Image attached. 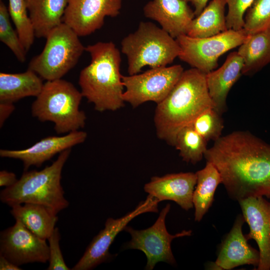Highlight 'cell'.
Instances as JSON below:
<instances>
[{"mask_svg": "<svg viewBox=\"0 0 270 270\" xmlns=\"http://www.w3.org/2000/svg\"><path fill=\"white\" fill-rule=\"evenodd\" d=\"M218 170L234 200L258 196L270 198V145L248 131L220 136L204 154Z\"/></svg>", "mask_w": 270, "mask_h": 270, "instance_id": "cell-1", "label": "cell"}, {"mask_svg": "<svg viewBox=\"0 0 270 270\" xmlns=\"http://www.w3.org/2000/svg\"><path fill=\"white\" fill-rule=\"evenodd\" d=\"M214 108L206 73L196 68L184 70L167 96L157 104L154 123L158 137L172 146L177 134L204 111Z\"/></svg>", "mask_w": 270, "mask_h": 270, "instance_id": "cell-2", "label": "cell"}, {"mask_svg": "<svg viewBox=\"0 0 270 270\" xmlns=\"http://www.w3.org/2000/svg\"><path fill=\"white\" fill-rule=\"evenodd\" d=\"M90 64L80 74L78 84L83 97L98 112L116 110L124 106V86L120 72L121 56L112 42H98L85 47Z\"/></svg>", "mask_w": 270, "mask_h": 270, "instance_id": "cell-3", "label": "cell"}, {"mask_svg": "<svg viewBox=\"0 0 270 270\" xmlns=\"http://www.w3.org/2000/svg\"><path fill=\"white\" fill-rule=\"evenodd\" d=\"M70 148L60 152L58 158L43 170L25 171L12 186L1 190L0 200L12 206L31 203L45 206L57 214L69 203L60 184L62 168Z\"/></svg>", "mask_w": 270, "mask_h": 270, "instance_id": "cell-4", "label": "cell"}, {"mask_svg": "<svg viewBox=\"0 0 270 270\" xmlns=\"http://www.w3.org/2000/svg\"><path fill=\"white\" fill-rule=\"evenodd\" d=\"M121 50L128 59L129 75L138 74L146 66H166L181 51L176 39L162 28L145 22H141L135 32L122 39Z\"/></svg>", "mask_w": 270, "mask_h": 270, "instance_id": "cell-5", "label": "cell"}, {"mask_svg": "<svg viewBox=\"0 0 270 270\" xmlns=\"http://www.w3.org/2000/svg\"><path fill=\"white\" fill-rule=\"evenodd\" d=\"M80 91L70 82L61 79L46 81L32 106L34 116L50 121L58 134L78 130L85 125L86 116L79 110Z\"/></svg>", "mask_w": 270, "mask_h": 270, "instance_id": "cell-6", "label": "cell"}, {"mask_svg": "<svg viewBox=\"0 0 270 270\" xmlns=\"http://www.w3.org/2000/svg\"><path fill=\"white\" fill-rule=\"evenodd\" d=\"M78 37L62 22L48 33L42 51L32 58L28 68L46 81L61 79L76 64L85 50Z\"/></svg>", "mask_w": 270, "mask_h": 270, "instance_id": "cell-7", "label": "cell"}, {"mask_svg": "<svg viewBox=\"0 0 270 270\" xmlns=\"http://www.w3.org/2000/svg\"><path fill=\"white\" fill-rule=\"evenodd\" d=\"M248 36L243 28L228 29L204 38L182 35L176 38L181 50L178 58L192 68L207 74L218 66V58L222 55L241 45Z\"/></svg>", "mask_w": 270, "mask_h": 270, "instance_id": "cell-8", "label": "cell"}, {"mask_svg": "<svg viewBox=\"0 0 270 270\" xmlns=\"http://www.w3.org/2000/svg\"><path fill=\"white\" fill-rule=\"evenodd\" d=\"M184 70L181 65L176 64L151 68L140 74L122 76L126 88L123 100L134 108L147 102L157 104L169 94Z\"/></svg>", "mask_w": 270, "mask_h": 270, "instance_id": "cell-9", "label": "cell"}, {"mask_svg": "<svg viewBox=\"0 0 270 270\" xmlns=\"http://www.w3.org/2000/svg\"><path fill=\"white\" fill-rule=\"evenodd\" d=\"M170 208V205L168 204L160 211L154 224L148 228L136 230L126 226L124 230L130 234L131 239L124 244V248L142 251L147 258L146 270H152L160 262L174 264L176 260L171 248L172 240L175 238L190 236L192 234L191 230H184L175 234L168 233L165 220Z\"/></svg>", "mask_w": 270, "mask_h": 270, "instance_id": "cell-10", "label": "cell"}, {"mask_svg": "<svg viewBox=\"0 0 270 270\" xmlns=\"http://www.w3.org/2000/svg\"><path fill=\"white\" fill-rule=\"evenodd\" d=\"M158 200L148 195L146 200L140 202L136 208L118 218H108L104 228L94 238L72 270H92L106 262L111 257L109 248L116 236L132 219L146 212H158Z\"/></svg>", "mask_w": 270, "mask_h": 270, "instance_id": "cell-11", "label": "cell"}, {"mask_svg": "<svg viewBox=\"0 0 270 270\" xmlns=\"http://www.w3.org/2000/svg\"><path fill=\"white\" fill-rule=\"evenodd\" d=\"M0 256L19 266L32 262L46 263L49 248L46 240L28 230L18 220L0 234Z\"/></svg>", "mask_w": 270, "mask_h": 270, "instance_id": "cell-12", "label": "cell"}, {"mask_svg": "<svg viewBox=\"0 0 270 270\" xmlns=\"http://www.w3.org/2000/svg\"><path fill=\"white\" fill-rule=\"evenodd\" d=\"M122 0H69L62 22L79 36L100 29L106 16H118Z\"/></svg>", "mask_w": 270, "mask_h": 270, "instance_id": "cell-13", "label": "cell"}, {"mask_svg": "<svg viewBox=\"0 0 270 270\" xmlns=\"http://www.w3.org/2000/svg\"><path fill=\"white\" fill-rule=\"evenodd\" d=\"M242 216L248 224V240L256 242L260 253L259 263L255 270H270V201L264 196L250 197L238 202Z\"/></svg>", "mask_w": 270, "mask_h": 270, "instance_id": "cell-14", "label": "cell"}, {"mask_svg": "<svg viewBox=\"0 0 270 270\" xmlns=\"http://www.w3.org/2000/svg\"><path fill=\"white\" fill-rule=\"evenodd\" d=\"M242 215L238 216L234 223L222 242L216 260L210 268L212 270H229L245 264L252 265L255 270L260 260L259 251L248 242L242 231L244 222Z\"/></svg>", "mask_w": 270, "mask_h": 270, "instance_id": "cell-15", "label": "cell"}, {"mask_svg": "<svg viewBox=\"0 0 270 270\" xmlns=\"http://www.w3.org/2000/svg\"><path fill=\"white\" fill-rule=\"evenodd\" d=\"M86 137V132L78 130L60 136H50L24 150H0V156L21 160L26 170L31 166L39 167L56 154L82 143Z\"/></svg>", "mask_w": 270, "mask_h": 270, "instance_id": "cell-16", "label": "cell"}, {"mask_svg": "<svg viewBox=\"0 0 270 270\" xmlns=\"http://www.w3.org/2000/svg\"><path fill=\"white\" fill-rule=\"evenodd\" d=\"M196 180V174L192 172L155 176L144 185V190L158 202L172 200L188 210L194 207L193 194Z\"/></svg>", "mask_w": 270, "mask_h": 270, "instance_id": "cell-17", "label": "cell"}, {"mask_svg": "<svg viewBox=\"0 0 270 270\" xmlns=\"http://www.w3.org/2000/svg\"><path fill=\"white\" fill-rule=\"evenodd\" d=\"M146 18L156 21L172 37L187 34L194 18L186 0H152L144 7Z\"/></svg>", "mask_w": 270, "mask_h": 270, "instance_id": "cell-18", "label": "cell"}, {"mask_svg": "<svg viewBox=\"0 0 270 270\" xmlns=\"http://www.w3.org/2000/svg\"><path fill=\"white\" fill-rule=\"evenodd\" d=\"M244 62L237 52L230 54L218 70L206 74V82L214 109L220 115L227 110L226 98L242 74Z\"/></svg>", "mask_w": 270, "mask_h": 270, "instance_id": "cell-19", "label": "cell"}, {"mask_svg": "<svg viewBox=\"0 0 270 270\" xmlns=\"http://www.w3.org/2000/svg\"><path fill=\"white\" fill-rule=\"evenodd\" d=\"M35 36L44 38L61 24L69 0H25Z\"/></svg>", "mask_w": 270, "mask_h": 270, "instance_id": "cell-20", "label": "cell"}, {"mask_svg": "<svg viewBox=\"0 0 270 270\" xmlns=\"http://www.w3.org/2000/svg\"><path fill=\"white\" fill-rule=\"evenodd\" d=\"M44 84L42 79L28 69L18 74L0 73V102L13 104L24 97H36Z\"/></svg>", "mask_w": 270, "mask_h": 270, "instance_id": "cell-21", "label": "cell"}, {"mask_svg": "<svg viewBox=\"0 0 270 270\" xmlns=\"http://www.w3.org/2000/svg\"><path fill=\"white\" fill-rule=\"evenodd\" d=\"M10 213L31 232L48 240L58 221L56 214L44 206L31 203L12 206Z\"/></svg>", "mask_w": 270, "mask_h": 270, "instance_id": "cell-22", "label": "cell"}, {"mask_svg": "<svg viewBox=\"0 0 270 270\" xmlns=\"http://www.w3.org/2000/svg\"><path fill=\"white\" fill-rule=\"evenodd\" d=\"M237 52L244 62L242 74L260 70L270 62V28L248 34Z\"/></svg>", "mask_w": 270, "mask_h": 270, "instance_id": "cell-23", "label": "cell"}, {"mask_svg": "<svg viewBox=\"0 0 270 270\" xmlns=\"http://www.w3.org/2000/svg\"><path fill=\"white\" fill-rule=\"evenodd\" d=\"M225 0H212L191 22L187 35L204 38L227 30Z\"/></svg>", "mask_w": 270, "mask_h": 270, "instance_id": "cell-24", "label": "cell"}, {"mask_svg": "<svg viewBox=\"0 0 270 270\" xmlns=\"http://www.w3.org/2000/svg\"><path fill=\"white\" fill-rule=\"evenodd\" d=\"M196 184L193 194L194 220L200 222L212 205L217 186L222 184L220 175L215 166L206 162L202 169L196 172Z\"/></svg>", "mask_w": 270, "mask_h": 270, "instance_id": "cell-25", "label": "cell"}, {"mask_svg": "<svg viewBox=\"0 0 270 270\" xmlns=\"http://www.w3.org/2000/svg\"><path fill=\"white\" fill-rule=\"evenodd\" d=\"M207 142L190 124L177 134L174 146L179 151L183 160L196 164L204 156L208 149Z\"/></svg>", "mask_w": 270, "mask_h": 270, "instance_id": "cell-26", "label": "cell"}, {"mask_svg": "<svg viewBox=\"0 0 270 270\" xmlns=\"http://www.w3.org/2000/svg\"><path fill=\"white\" fill-rule=\"evenodd\" d=\"M8 10L16 31L27 52L33 44L36 36L25 0H8Z\"/></svg>", "mask_w": 270, "mask_h": 270, "instance_id": "cell-27", "label": "cell"}, {"mask_svg": "<svg viewBox=\"0 0 270 270\" xmlns=\"http://www.w3.org/2000/svg\"><path fill=\"white\" fill-rule=\"evenodd\" d=\"M0 40L12 51L20 62L25 61L26 50L16 31L11 24L8 8L2 1L0 2Z\"/></svg>", "mask_w": 270, "mask_h": 270, "instance_id": "cell-28", "label": "cell"}, {"mask_svg": "<svg viewBox=\"0 0 270 270\" xmlns=\"http://www.w3.org/2000/svg\"><path fill=\"white\" fill-rule=\"evenodd\" d=\"M246 13L243 29L248 34L270 28V0H254Z\"/></svg>", "mask_w": 270, "mask_h": 270, "instance_id": "cell-29", "label": "cell"}, {"mask_svg": "<svg viewBox=\"0 0 270 270\" xmlns=\"http://www.w3.org/2000/svg\"><path fill=\"white\" fill-rule=\"evenodd\" d=\"M221 116L214 108H208L200 114L191 124L206 142L215 141L222 136L224 128Z\"/></svg>", "mask_w": 270, "mask_h": 270, "instance_id": "cell-30", "label": "cell"}, {"mask_svg": "<svg viewBox=\"0 0 270 270\" xmlns=\"http://www.w3.org/2000/svg\"><path fill=\"white\" fill-rule=\"evenodd\" d=\"M228 6L226 16L228 29L240 30L244 25V16L254 0H225Z\"/></svg>", "mask_w": 270, "mask_h": 270, "instance_id": "cell-31", "label": "cell"}, {"mask_svg": "<svg viewBox=\"0 0 270 270\" xmlns=\"http://www.w3.org/2000/svg\"><path fill=\"white\" fill-rule=\"evenodd\" d=\"M60 235L58 228H54L48 238L49 248V264L48 270H68L60 246Z\"/></svg>", "mask_w": 270, "mask_h": 270, "instance_id": "cell-32", "label": "cell"}, {"mask_svg": "<svg viewBox=\"0 0 270 270\" xmlns=\"http://www.w3.org/2000/svg\"><path fill=\"white\" fill-rule=\"evenodd\" d=\"M18 180L16 174L12 172L6 170L0 172V186L9 187L14 184Z\"/></svg>", "mask_w": 270, "mask_h": 270, "instance_id": "cell-33", "label": "cell"}, {"mask_svg": "<svg viewBox=\"0 0 270 270\" xmlns=\"http://www.w3.org/2000/svg\"><path fill=\"white\" fill-rule=\"evenodd\" d=\"M13 104L0 102V126L2 127L4 121L14 110Z\"/></svg>", "mask_w": 270, "mask_h": 270, "instance_id": "cell-34", "label": "cell"}, {"mask_svg": "<svg viewBox=\"0 0 270 270\" xmlns=\"http://www.w3.org/2000/svg\"><path fill=\"white\" fill-rule=\"evenodd\" d=\"M190 2L194 8V13L196 16H198L207 6L209 0H186Z\"/></svg>", "mask_w": 270, "mask_h": 270, "instance_id": "cell-35", "label": "cell"}, {"mask_svg": "<svg viewBox=\"0 0 270 270\" xmlns=\"http://www.w3.org/2000/svg\"><path fill=\"white\" fill-rule=\"evenodd\" d=\"M0 270H22V268L4 256H0Z\"/></svg>", "mask_w": 270, "mask_h": 270, "instance_id": "cell-36", "label": "cell"}, {"mask_svg": "<svg viewBox=\"0 0 270 270\" xmlns=\"http://www.w3.org/2000/svg\"></svg>", "mask_w": 270, "mask_h": 270, "instance_id": "cell-37", "label": "cell"}]
</instances>
